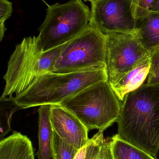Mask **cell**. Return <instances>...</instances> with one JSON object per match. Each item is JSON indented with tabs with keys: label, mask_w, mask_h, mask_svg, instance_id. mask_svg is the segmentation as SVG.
<instances>
[{
	"label": "cell",
	"mask_w": 159,
	"mask_h": 159,
	"mask_svg": "<svg viewBox=\"0 0 159 159\" xmlns=\"http://www.w3.org/2000/svg\"><path fill=\"white\" fill-rule=\"evenodd\" d=\"M118 119L122 140L157 159L159 150V85L143 84L125 96Z\"/></svg>",
	"instance_id": "1"
},
{
	"label": "cell",
	"mask_w": 159,
	"mask_h": 159,
	"mask_svg": "<svg viewBox=\"0 0 159 159\" xmlns=\"http://www.w3.org/2000/svg\"><path fill=\"white\" fill-rule=\"evenodd\" d=\"M154 0H132V10L136 20L148 15L150 12L151 5Z\"/></svg>",
	"instance_id": "19"
},
{
	"label": "cell",
	"mask_w": 159,
	"mask_h": 159,
	"mask_svg": "<svg viewBox=\"0 0 159 159\" xmlns=\"http://www.w3.org/2000/svg\"><path fill=\"white\" fill-rule=\"evenodd\" d=\"M12 3L8 0H0V40L4 37L7 30L5 26L6 20L10 17L13 11Z\"/></svg>",
	"instance_id": "20"
},
{
	"label": "cell",
	"mask_w": 159,
	"mask_h": 159,
	"mask_svg": "<svg viewBox=\"0 0 159 159\" xmlns=\"http://www.w3.org/2000/svg\"><path fill=\"white\" fill-rule=\"evenodd\" d=\"M1 101V140L11 130V120L13 114L20 107L16 103L14 98H0Z\"/></svg>",
	"instance_id": "16"
},
{
	"label": "cell",
	"mask_w": 159,
	"mask_h": 159,
	"mask_svg": "<svg viewBox=\"0 0 159 159\" xmlns=\"http://www.w3.org/2000/svg\"><path fill=\"white\" fill-rule=\"evenodd\" d=\"M108 80L87 87L59 104L72 113L89 131H104L116 122L121 105Z\"/></svg>",
	"instance_id": "4"
},
{
	"label": "cell",
	"mask_w": 159,
	"mask_h": 159,
	"mask_svg": "<svg viewBox=\"0 0 159 159\" xmlns=\"http://www.w3.org/2000/svg\"><path fill=\"white\" fill-rule=\"evenodd\" d=\"M50 120L53 131L70 145L79 150L87 144L88 130L75 115L61 106L51 105Z\"/></svg>",
	"instance_id": "9"
},
{
	"label": "cell",
	"mask_w": 159,
	"mask_h": 159,
	"mask_svg": "<svg viewBox=\"0 0 159 159\" xmlns=\"http://www.w3.org/2000/svg\"><path fill=\"white\" fill-rule=\"evenodd\" d=\"M66 43L43 52L38 36L24 38L16 46L8 61L3 76L5 86L1 98L16 97L38 76L50 72Z\"/></svg>",
	"instance_id": "2"
},
{
	"label": "cell",
	"mask_w": 159,
	"mask_h": 159,
	"mask_svg": "<svg viewBox=\"0 0 159 159\" xmlns=\"http://www.w3.org/2000/svg\"><path fill=\"white\" fill-rule=\"evenodd\" d=\"M150 12L159 13V0H154L151 5Z\"/></svg>",
	"instance_id": "22"
},
{
	"label": "cell",
	"mask_w": 159,
	"mask_h": 159,
	"mask_svg": "<svg viewBox=\"0 0 159 159\" xmlns=\"http://www.w3.org/2000/svg\"><path fill=\"white\" fill-rule=\"evenodd\" d=\"M105 36L89 23L66 43L50 72L70 73L106 69Z\"/></svg>",
	"instance_id": "6"
},
{
	"label": "cell",
	"mask_w": 159,
	"mask_h": 159,
	"mask_svg": "<svg viewBox=\"0 0 159 159\" xmlns=\"http://www.w3.org/2000/svg\"><path fill=\"white\" fill-rule=\"evenodd\" d=\"M78 150L64 142L53 131L52 159H74Z\"/></svg>",
	"instance_id": "17"
},
{
	"label": "cell",
	"mask_w": 159,
	"mask_h": 159,
	"mask_svg": "<svg viewBox=\"0 0 159 159\" xmlns=\"http://www.w3.org/2000/svg\"><path fill=\"white\" fill-rule=\"evenodd\" d=\"M85 159H113L111 139H105L103 131H99L90 139Z\"/></svg>",
	"instance_id": "15"
},
{
	"label": "cell",
	"mask_w": 159,
	"mask_h": 159,
	"mask_svg": "<svg viewBox=\"0 0 159 159\" xmlns=\"http://www.w3.org/2000/svg\"><path fill=\"white\" fill-rule=\"evenodd\" d=\"M150 68V54L135 68L110 85L119 101H124L127 94L143 84L148 76Z\"/></svg>",
	"instance_id": "10"
},
{
	"label": "cell",
	"mask_w": 159,
	"mask_h": 159,
	"mask_svg": "<svg viewBox=\"0 0 159 159\" xmlns=\"http://www.w3.org/2000/svg\"><path fill=\"white\" fill-rule=\"evenodd\" d=\"M137 39L143 47L152 52L159 48V13L151 12L137 20Z\"/></svg>",
	"instance_id": "12"
},
{
	"label": "cell",
	"mask_w": 159,
	"mask_h": 159,
	"mask_svg": "<svg viewBox=\"0 0 159 159\" xmlns=\"http://www.w3.org/2000/svg\"><path fill=\"white\" fill-rule=\"evenodd\" d=\"M0 159H35L31 141L20 132H13L0 141Z\"/></svg>",
	"instance_id": "11"
},
{
	"label": "cell",
	"mask_w": 159,
	"mask_h": 159,
	"mask_svg": "<svg viewBox=\"0 0 159 159\" xmlns=\"http://www.w3.org/2000/svg\"><path fill=\"white\" fill-rule=\"evenodd\" d=\"M91 10L82 0H70L47 6L44 20L38 30L43 52L65 43L89 23Z\"/></svg>",
	"instance_id": "5"
},
{
	"label": "cell",
	"mask_w": 159,
	"mask_h": 159,
	"mask_svg": "<svg viewBox=\"0 0 159 159\" xmlns=\"http://www.w3.org/2000/svg\"><path fill=\"white\" fill-rule=\"evenodd\" d=\"M103 80H108L106 69L70 73H47L38 76L25 91L14 97V101L21 109L59 104Z\"/></svg>",
	"instance_id": "3"
},
{
	"label": "cell",
	"mask_w": 159,
	"mask_h": 159,
	"mask_svg": "<svg viewBox=\"0 0 159 159\" xmlns=\"http://www.w3.org/2000/svg\"><path fill=\"white\" fill-rule=\"evenodd\" d=\"M41 1H42V2H43L47 6L49 5L48 4H47V3L46 2V1H45V0H41Z\"/></svg>",
	"instance_id": "24"
},
{
	"label": "cell",
	"mask_w": 159,
	"mask_h": 159,
	"mask_svg": "<svg viewBox=\"0 0 159 159\" xmlns=\"http://www.w3.org/2000/svg\"><path fill=\"white\" fill-rule=\"evenodd\" d=\"M147 85H159V48L150 53V68Z\"/></svg>",
	"instance_id": "18"
},
{
	"label": "cell",
	"mask_w": 159,
	"mask_h": 159,
	"mask_svg": "<svg viewBox=\"0 0 159 159\" xmlns=\"http://www.w3.org/2000/svg\"><path fill=\"white\" fill-rule=\"evenodd\" d=\"M85 2H94L95 0H84Z\"/></svg>",
	"instance_id": "23"
},
{
	"label": "cell",
	"mask_w": 159,
	"mask_h": 159,
	"mask_svg": "<svg viewBox=\"0 0 159 159\" xmlns=\"http://www.w3.org/2000/svg\"><path fill=\"white\" fill-rule=\"evenodd\" d=\"M132 0H95L91 3L89 24L105 36L135 35L137 20L132 10Z\"/></svg>",
	"instance_id": "8"
},
{
	"label": "cell",
	"mask_w": 159,
	"mask_h": 159,
	"mask_svg": "<svg viewBox=\"0 0 159 159\" xmlns=\"http://www.w3.org/2000/svg\"><path fill=\"white\" fill-rule=\"evenodd\" d=\"M86 149H87V145L79 149L74 159H85Z\"/></svg>",
	"instance_id": "21"
},
{
	"label": "cell",
	"mask_w": 159,
	"mask_h": 159,
	"mask_svg": "<svg viewBox=\"0 0 159 159\" xmlns=\"http://www.w3.org/2000/svg\"><path fill=\"white\" fill-rule=\"evenodd\" d=\"M50 105L39 106L38 112L39 150L37 159H52L53 129L50 120Z\"/></svg>",
	"instance_id": "13"
},
{
	"label": "cell",
	"mask_w": 159,
	"mask_h": 159,
	"mask_svg": "<svg viewBox=\"0 0 159 159\" xmlns=\"http://www.w3.org/2000/svg\"><path fill=\"white\" fill-rule=\"evenodd\" d=\"M105 63L110 85L129 72L150 55L135 35H105Z\"/></svg>",
	"instance_id": "7"
},
{
	"label": "cell",
	"mask_w": 159,
	"mask_h": 159,
	"mask_svg": "<svg viewBox=\"0 0 159 159\" xmlns=\"http://www.w3.org/2000/svg\"><path fill=\"white\" fill-rule=\"evenodd\" d=\"M110 139L113 159H157L122 140L117 134Z\"/></svg>",
	"instance_id": "14"
}]
</instances>
